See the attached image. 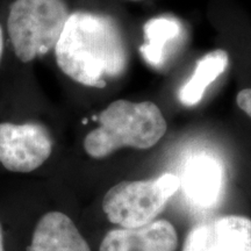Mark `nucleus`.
<instances>
[{"label":"nucleus","instance_id":"nucleus-1","mask_svg":"<svg viewBox=\"0 0 251 251\" xmlns=\"http://www.w3.org/2000/svg\"><path fill=\"white\" fill-rule=\"evenodd\" d=\"M58 70L78 85L101 90L124 75L128 52L117 21L90 8L72 9L54 50Z\"/></svg>","mask_w":251,"mask_h":251},{"label":"nucleus","instance_id":"nucleus-2","mask_svg":"<svg viewBox=\"0 0 251 251\" xmlns=\"http://www.w3.org/2000/svg\"><path fill=\"white\" fill-rule=\"evenodd\" d=\"M25 86H0V170L29 176L47 164L55 140L45 122L24 114Z\"/></svg>","mask_w":251,"mask_h":251},{"label":"nucleus","instance_id":"nucleus-3","mask_svg":"<svg viewBox=\"0 0 251 251\" xmlns=\"http://www.w3.org/2000/svg\"><path fill=\"white\" fill-rule=\"evenodd\" d=\"M98 127L87 131L83 149L93 159H103L125 147L150 149L161 141L168 124L151 101L115 100L97 117Z\"/></svg>","mask_w":251,"mask_h":251},{"label":"nucleus","instance_id":"nucleus-4","mask_svg":"<svg viewBox=\"0 0 251 251\" xmlns=\"http://www.w3.org/2000/svg\"><path fill=\"white\" fill-rule=\"evenodd\" d=\"M180 186V179L163 174L155 179L121 181L112 186L102 199V211L108 221L121 228L150 224L161 214Z\"/></svg>","mask_w":251,"mask_h":251},{"label":"nucleus","instance_id":"nucleus-5","mask_svg":"<svg viewBox=\"0 0 251 251\" xmlns=\"http://www.w3.org/2000/svg\"><path fill=\"white\" fill-rule=\"evenodd\" d=\"M183 251H251V220L227 215L197 226L185 238Z\"/></svg>","mask_w":251,"mask_h":251},{"label":"nucleus","instance_id":"nucleus-6","mask_svg":"<svg viewBox=\"0 0 251 251\" xmlns=\"http://www.w3.org/2000/svg\"><path fill=\"white\" fill-rule=\"evenodd\" d=\"M25 251H92L79 228L67 213L51 209L31 226Z\"/></svg>","mask_w":251,"mask_h":251},{"label":"nucleus","instance_id":"nucleus-7","mask_svg":"<svg viewBox=\"0 0 251 251\" xmlns=\"http://www.w3.org/2000/svg\"><path fill=\"white\" fill-rule=\"evenodd\" d=\"M176 228L166 220H153L136 228L109 230L100 243L99 251H176Z\"/></svg>","mask_w":251,"mask_h":251},{"label":"nucleus","instance_id":"nucleus-8","mask_svg":"<svg viewBox=\"0 0 251 251\" xmlns=\"http://www.w3.org/2000/svg\"><path fill=\"white\" fill-rule=\"evenodd\" d=\"M180 185L188 199L197 206H215L225 187V168L219 158L200 153L185 164Z\"/></svg>","mask_w":251,"mask_h":251},{"label":"nucleus","instance_id":"nucleus-9","mask_svg":"<svg viewBox=\"0 0 251 251\" xmlns=\"http://www.w3.org/2000/svg\"><path fill=\"white\" fill-rule=\"evenodd\" d=\"M143 33L144 42L140 48L142 57L151 67L161 68L183 36V25L175 17H156L147 21Z\"/></svg>","mask_w":251,"mask_h":251},{"label":"nucleus","instance_id":"nucleus-10","mask_svg":"<svg viewBox=\"0 0 251 251\" xmlns=\"http://www.w3.org/2000/svg\"><path fill=\"white\" fill-rule=\"evenodd\" d=\"M229 55L224 49L207 52L197 62L193 75L180 87L178 98L185 106H194L202 99L206 89L227 70Z\"/></svg>","mask_w":251,"mask_h":251},{"label":"nucleus","instance_id":"nucleus-11","mask_svg":"<svg viewBox=\"0 0 251 251\" xmlns=\"http://www.w3.org/2000/svg\"><path fill=\"white\" fill-rule=\"evenodd\" d=\"M236 103L248 117L251 118V89H244L237 93Z\"/></svg>","mask_w":251,"mask_h":251},{"label":"nucleus","instance_id":"nucleus-12","mask_svg":"<svg viewBox=\"0 0 251 251\" xmlns=\"http://www.w3.org/2000/svg\"><path fill=\"white\" fill-rule=\"evenodd\" d=\"M0 251H9V228L2 215H0Z\"/></svg>","mask_w":251,"mask_h":251},{"label":"nucleus","instance_id":"nucleus-13","mask_svg":"<svg viewBox=\"0 0 251 251\" xmlns=\"http://www.w3.org/2000/svg\"><path fill=\"white\" fill-rule=\"evenodd\" d=\"M6 57V34L4 21H2V13H1V0H0V72L4 67V62Z\"/></svg>","mask_w":251,"mask_h":251},{"label":"nucleus","instance_id":"nucleus-14","mask_svg":"<svg viewBox=\"0 0 251 251\" xmlns=\"http://www.w3.org/2000/svg\"><path fill=\"white\" fill-rule=\"evenodd\" d=\"M133 1H140V0H133Z\"/></svg>","mask_w":251,"mask_h":251}]
</instances>
